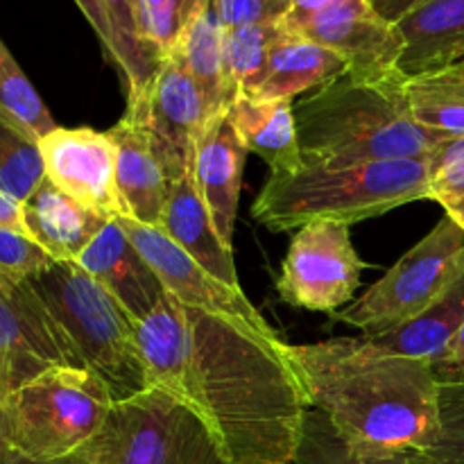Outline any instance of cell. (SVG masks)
<instances>
[{
	"label": "cell",
	"instance_id": "obj_6",
	"mask_svg": "<svg viewBox=\"0 0 464 464\" xmlns=\"http://www.w3.org/2000/svg\"><path fill=\"white\" fill-rule=\"evenodd\" d=\"M80 453L91 464H234L207 420L163 388L113 401Z\"/></svg>",
	"mask_w": 464,
	"mask_h": 464
},
{
	"label": "cell",
	"instance_id": "obj_23",
	"mask_svg": "<svg viewBox=\"0 0 464 464\" xmlns=\"http://www.w3.org/2000/svg\"><path fill=\"white\" fill-rule=\"evenodd\" d=\"M464 324V276L447 290L433 306L406 324L374 335H362L370 347L399 356L433 362Z\"/></svg>",
	"mask_w": 464,
	"mask_h": 464
},
{
	"label": "cell",
	"instance_id": "obj_30",
	"mask_svg": "<svg viewBox=\"0 0 464 464\" xmlns=\"http://www.w3.org/2000/svg\"><path fill=\"white\" fill-rule=\"evenodd\" d=\"M293 464H430L421 453L403 456H367L356 451L334 429L329 417L320 411H308L304 420L302 440Z\"/></svg>",
	"mask_w": 464,
	"mask_h": 464
},
{
	"label": "cell",
	"instance_id": "obj_5",
	"mask_svg": "<svg viewBox=\"0 0 464 464\" xmlns=\"http://www.w3.org/2000/svg\"><path fill=\"white\" fill-rule=\"evenodd\" d=\"M25 288L39 304L68 365L98 376L113 401L150 388L134 320L89 272L72 261H57L25 281Z\"/></svg>",
	"mask_w": 464,
	"mask_h": 464
},
{
	"label": "cell",
	"instance_id": "obj_27",
	"mask_svg": "<svg viewBox=\"0 0 464 464\" xmlns=\"http://www.w3.org/2000/svg\"><path fill=\"white\" fill-rule=\"evenodd\" d=\"M44 179L41 140L0 107V190L25 202Z\"/></svg>",
	"mask_w": 464,
	"mask_h": 464
},
{
	"label": "cell",
	"instance_id": "obj_4",
	"mask_svg": "<svg viewBox=\"0 0 464 464\" xmlns=\"http://www.w3.org/2000/svg\"><path fill=\"white\" fill-rule=\"evenodd\" d=\"M429 198V159L356 166L304 161L295 172H270L252 216L275 231L299 229L311 220L353 225Z\"/></svg>",
	"mask_w": 464,
	"mask_h": 464
},
{
	"label": "cell",
	"instance_id": "obj_9",
	"mask_svg": "<svg viewBox=\"0 0 464 464\" xmlns=\"http://www.w3.org/2000/svg\"><path fill=\"white\" fill-rule=\"evenodd\" d=\"M367 267L353 249L349 225L311 220L293 236L276 281L281 299L313 313H335L352 302Z\"/></svg>",
	"mask_w": 464,
	"mask_h": 464
},
{
	"label": "cell",
	"instance_id": "obj_19",
	"mask_svg": "<svg viewBox=\"0 0 464 464\" xmlns=\"http://www.w3.org/2000/svg\"><path fill=\"white\" fill-rule=\"evenodd\" d=\"M23 222L27 236L54 261L75 263L109 220L68 198L45 177L23 202Z\"/></svg>",
	"mask_w": 464,
	"mask_h": 464
},
{
	"label": "cell",
	"instance_id": "obj_33",
	"mask_svg": "<svg viewBox=\"0 0 464 464\" xmlns=\"http://www.w3.org/2000/svg\"><path fill=\"white\" fill-rule=\"evenodd\" d=\"M54 258L21 229L0 227V281L21 285L44 275L54 266Z\"/></svg>",
	"mask_w": 464,
	"mask_h": 464
},
{
	"label": "cell",
	"instance_id": "obj_21",
	"mask_svg": "<svg viewBox=\"0 0 464 464\" xmlns=\"http://www.w3.org/2000/svg\"><path fill=\"white\" fill-rule=\"evenodd\" d=\"M229 116L245 148L256 152L270 172H295L304 166L293 100L236 95Z\"/></svg>",
	"mask_w": 464,
	"mask_h": 464
},
{
	"label": "cell",
	"instance_id": "obj_3",
	"mask_svg": "<svg viewBox=\"0 0 464 464\" xmlns=\"http://www.w3.org/2000/svg\"><path fill=\"white\" fill-rule=\"evenodd\" d=\"M406 75L361 82L349 75L322 86L295 107L306 163H356L429 159L447 136L421 127L403 95Z\"/></svg>",
	"mask_w": 464,
	"mask_h": 464
},
{
	"label": "cell",
	"instance_id": "obj_18",
	"mask_svg": "<svg viewBox=\"0 0 464 464\" xmlns=\"http://www.w3.org/2000/svg\"><path fill=\"white\" fill-rule=\"evenodd\" d=\"M109 136L116 145V186L122 216L140 225L159 227L170 179L154 157L148 136L125 116L109 130Z\"/></svg>",
	"mask_w": 464,
	"mask_h": 464
},
{
	"label": "cell",
	"instance_id": "obj_8",
	"mask_svg": "<svg viewBox=\"0 0 464 464\" xmlns=\"http://www.w3.org/2000/svg\"><path fill=\"white\" fill-rule=\"evenodd\" d=\"M462 276L464 231L444 216L421 243L385 272L383 279L335 317L365 335L385 334L433 306Z\"/></svg>",
	"mask_w": 464,
	"mask_h": 464
},
{
	"label": "cell",
	"instance_id": "obj_12",
	"mask_svg": "<svg viewBox=\"0 0 464 464\" xmlns=\"http://www.w3.org/2000/svg\"><path fill=\"white\" fill-rule=\"evenodd\" d=\"M116 220L127 234V238L131 240V245L145 258V263L152 267V272L159 276L170 297H175L177 302L188 308L236 317V320L247 322L261 334L276 335L266 322V317L245 297L243 290L231 288V285L216 279L193 256H188L179 245L172 243L161 229L140 225V222L125 216L116 218Z\"/></svg>",
	"mask_w": 464,
	"mask_h": 464
},
{
	"label": "cell",
	"instance_id": "obj_13",
	"mask_svg": "<svg viewBox=\"0 0 464 464\" xmlns=\"http://www.w3.org/2000/svg\"><path fill=\"white\" fill-rule=\"evenodd\" d=\"M41 154L45 177L68 198L104 220L122 216L116 186V145L109 131L57 127L41 139Z\"/></svg>",
	"mask_w": 464,
	"mask_h": 464
},
{
	"label": "cell",
	"instance_id": "obj_22",
	"mask_svg": "<svg viewBox=\"0 0 464 464\" xmlns=\"http://www.w3.org/2000/svg\"><path fill=\"white\" fill-rule=\"evenodd\" d=\"M349 72L347 63L334 50L290 34L272 48L266 75L249 98L261 100H293L308 89H322Z\"/></svg>",
	"mask_w": 464,
	"mask_h": 464
},
{
	"label": "cell",
	"instance_id": "obj_42",
	"mask_svg": "<svg viewBox=\"0 0 464 464\" xmlns=\"http://www.w3.org/2000/svg\"><path fill=\"white\" fill-rule=\"evenodd\" d=\"M3 464H91V462L86 460L82 453H75V456H68V458H57V460H34V458H27L23 456V453L9 449Z\"/></svg>",
	"mask_w": 464,
	"mask_h": 464
},
{
	"label": "cell",
	"instance_id": "obj_14",
	"mask_svg": "<svg viewBox=\"0 0 464 464\" xmlns=\"http://www.w3.org/2000/svg\"><path fill=\"white\" fill-rule=\"evenodd\" d=\"M54 367H71L25 288L0 281V401Z\"/></svg>",
	"mask_w": 464,
	"mask_h": 464
},
{
	"label": "cell",
	"instance_id": "obj_7",
	"mask_svg": "<svg viewBox=\"0 0 464 464\" xmlns=\"http://www.w3.org/2000/svg\"><path fill=\"white\" fill-rule=\"evenodd\" d=\"M9 449L34 460L80 453L113 406L107 385L77 367H54L3 401Z\"/></svg>",
	"mask_w": 464,
	"mask_h": 464
},
{
	"label": "cell",
	"instance_id": "obj_16",
	"mask_svg": "<svg viewBox=\"0 0 464 464\" xmlns=\"http://www.w3.org/2000/svg\"><path fill=\"white\" fill-rule=\"evenodd\" d=\"M75 263L89 272L134 322L143 320L168 295L118 220H109Z\"/></svg>",
	"mask_w": 464,
	"mask_h": 464
},
{
	"label": "cell",
	"instance_id": "obj_36",
	"mask_svg": "<svg viewBox=\"0 0 464 464\" xmlns=\"http://www.w3.org/2000/svg\"><path fill=\"white\" fill-rule=\"evenodd\" d=\"M211 9L222 30H231V27L261 25V23H279L290 7L275 0H211Z\"/></svg>",
	"mask_w": 464,
	"mask_h": 464
},
{
	"label": "cell",
	"instance_id": "obj_38",
	"mask_svg": "<svg viewBox=\"0 0 464 464\" xmlns=\"http://www.w3.org/2000/svg\"><path fill=\"white\" fill-rule=\"evenodd\" d=\"M77 7L82 9V14L86 16V21L93 25L95 34L100 36L102 41V48L107 53V57L111 59L113 63H118V44H116V34H113V27L109 23L107 12L102 7V0H75Z\"/></svg>",
	"mask_w": 464,
	"mask_h": 464
},
{
	"label": "cell",
	"instance_id": "obj_29",
	"mask_svg": "<svg viewBox=\"0 0 464 464\" xmlns=\"http://www.w3.org/2000/svg\"><path fill=\"white\" fill-rule=\"evenodd\" d=\"M102 7L116 34V66L121 68L127 82V100H134L150 84L161 59L154 54V50L145 44L140 34L139 0H102Z\"/></svg>",
	"mask_w": 464,
	"mask_h": 464
},
{
	"label": "cell",
	"instance_id": "obj_11",
	"mask_svg": "<svg viewBox=\"0 0 464 464\" xmlns=\"http://www.w3.org/2000/svg\"><path fill=\"white\" fill-rule=\"evenodd\" d=\"M290 34L334 50L344 59L352 80L383 82L403 75L399 62L406 50V41L394 23L374 12L370 0H334L324 12Z\"/></svg>",
	"mask_w": 464,
	"mask_h": 464
},
{
	"label": "cell",
	"instance_id": "obj_25",
	"mask_svg": "<svg viewBox=\"0 0 464 464\" xmlns=\"http://www.w3.org/2000/svg\"><path fill=\"white\" fill-rule=\"evenodd\" d=\"M403 95L421 127L447 139L464 136V59L406 77Z\"/></svg>",
	"mask_w": 464,
	"mask_h": 464
},
{
	"label": "cell",
	"instance_id": "obj_2",
	"mask_svg": "<svg viewBox=\"0 0 464 464\" xmlns=\"http://www.w3.org/2000/svg\"><path fill=\"white\" fill-rule=\"evenodd\" d=\"M308 408L329 417L367 456L426 453L440 433V383L426 361L370 347L362 338L285 344Z\"/></svg>",
	"mask_w": 464,
	"mask_h": 464
},
{
	"label": "cell",
	"instance_id": "obj_34",
	"mask_svg": "<svg viewBox=\"0 0 464 464\" xmlns=\"http://www.w3.org/2000/svg\"><path fill=\"white\" fill-rule=\"evenodd\" d=\"M440 433L421 456L430 464H464V385H440Z\"/></svg>",
	"mask_w": 464,
	"mask_h": 464
},
{
	"label": "cell",
	"instance_id": "obj_24",
	"mask_svg": "<svg viewBox=\"0 0 464 464\" xmlns=\"http://www.w3.org/2000/svg\"><path fill=\"white\" fill-rule=\"evenodd\" d=\"M134 335L150 388L172 392L179 381L188 347V322L184 306L166 295L154 311H150L143 320L134 322Z\"/></svg>",
	"mask_w": 464,
	"mask_h": 464
},
{
	"label": "cell",
	"instance_id": "obj_31",
	"mask_svg": "<svg viewBox=\"0 0 464 464\" xmlns=\"http://www.w3.org/2000/svg\"><path fill=\"white\" fill-rule=\"evenodd\" d=\"M208 7L211 0H139L140 34L159 59L172 57Z\"/></svg>",
	"mask_w": 464,
	"mask_h": 464
},
{
	"label": "cell",
	"instance_id": "obj_40",
	"mask_svg": "<svg viewBox=\"0 0 464 464\" xmlns=\"http://www.w3.org/2000/svg\"><path fill=\"white\" fill-rule=\"evenodd\" d=\"M420 3L421 0H370L374 12L379 14L381 18H385V21L394 23V25H397L408 12H412Z\"/></svg>",
	"mask_w": 464,
	"mask_h": 464
},
{
	"label": "cell",
	"instance_id": "obj_15",
	"mask_svg": "<svg viewBox=\"0 0 464 464\" xmlns=\"http://www.w3.org/2000/svg\"><path fill=\"white\" fill-rule=\"evenodd\" d=\"M247 152L249 150L240 140L229 111L207 122L195 148V184L211 213L218 236L231 249H234L236 213H238V195Z\"/></svg>",
	"mask_w": 464,
	"mask_h": 464
},
{
	"label": "cell",
	"instance_id": "obj_43",
	"mask_svg": "<svg viewBox=\"0 0 464 464\" xmlns=\"http://www.w3.org/2000/svg\"><path fill=\"white\" fill-rule=\"evenodd\" d=\"M444 211H447V216L464 231V195L462 198L453 199V202H449L447 207H444Z\"/></svg>",
	"mask_w": 464,
	"mask_h": 464
},
{
	"label": "cell",
	"instance_id": "obj_41",
	"mask_svg": "<svg viewBox=\"0 0 464 464\" xmlns=\"http://www.w3.org/2000/svg\"><path fill=\"white\" fill-rule=\"evenodd\" d=\"M0 227H12V229L25 231V222H23V202L14 199L12 195H7L5 190H0Z\"/></svg>",
	"mask_w": 464,
	"mask_h": 464
},
{
	"label": "cell",
	"instance_id": "obj_37",
	"mask_svg": "<svg viewBox=\"0 0 464 464\" xmlns=\"http://www.w3.org/2000/svg\"><path fill=\"white\" fill-rule=\"evenodd\" d=\"M430 367L440 385H464V324Z\"/></svg>",
	"mask_w": 464,
	"mask_h": 464
},
{
	"label": "cell",
	"instance_id": "obj_26",
	"mask_svg": "<svg viewBox=\"0 0 464 464\" xmlns=\"http://www.w3.org/2000/svg\"><path fill=\"white\" fill-rule=\"evenodd\" d=\"M222 34H225V30L218 23L213 9L208 7L193 23V27L186 34L184 44H181V50L177 53L181 54L190 77L198 84L199 95L204 100V107H207L208 122L216 116H220V113L229 111L236 95H238V91L234 89V84H231L225 71Z\"/></svg>",
	"mask_w": 464,
	"mask_h": 464
},
{
	"label": "cell",
	"instance_id": "obj_35",
	"mask_svg": "<svg viewBox=\"0 0 464 464\" xmlns=\"http://www.w3.org/2000/svg\"><path fill=\"white\" fill-rule=\"evenodd\" d=\"M430 198L447 207L464 195V136L449 139L429 157Z\"/></svg>",
	"mask_w": 464,
	"mask_h": 464
},
{
	"label": "cell",
	"instance_id": "obj_45",
	"mask_svg": "<svg viewBox=\"0 0 464 464\" xmlns=\"http://www.w3.org/2000/svg\"><path fill=\"white\" fill-rule=\"evenodd\" d=\"M275 3H279V5H285V7H290V5H293L295 0H275Z\"/></svg>",
	"mask_w": 464,
	"mask_h": 464
},
{
	"label": "cell",
	"instance_id": "obj_44",
	"mask_svg": "<svg viewBox=\"0 0 464 464\" xmlns=\"http://www.w3.org/2000/svg\"><path fill=\"white\" fill-rule=\"evenodd\" d=\"M9 451V440H7V415H5V406L0 401V464L5 462V456Z\"/></svg>",
	"mask_w": 464,
	"mask_h": 464
},
{
	"label": "cell",
	"instance_id": "obj_10",
	"mask_svg": "<svg viewBox=\"0 0 464 464\" xmlns=\"http://www.w3.org/2000/svg\"><path fill=\"white\" fill-rule=\"evenodd\" d=\"M125 118L140 125L168 179L193 172L195 148L208 116L181 54L161 59L143 93L127 100Z\"/></svg>",
	"mask_w": 464,
	"mask_h": 464
},
{
	"label": "cell",
	"instance_id": "obj_28",
	"mask_svg": "<svg viewBox=\"0 0 464 464\" xmlns=\"http://www.w3.org/2000/svg\"><path fill=\"white\" fill-rule=\"evenodd\" d=\"M285 36V27L279 23L231 27L222 34L225 71L238 95H254L266 75L270 53Z\"/></svg>",
	"mask_w": 464,
	"mask_h": 464
},
{
	"label": "cell",
	"instance_id": "obj_17",
	"mask_svg": "<svg viewBox=\"0 0 464 464\" xmlns=\"http://www.w3.org/2000/svg\"><path fill=\"white\" fill-rule=\"evenodd\" d=\"M161 229L188 256H193L207 272L231 288H240L238 272L234 263V249L227 247L218 236L207 204L199 195L195 175L179 177L168 186L166 208H163Z\"/></svg>",
	"mask_w": 464,
	"mask_h": 464
},
{
	"label": "cell",
	"instance_id": "obj_39",
	"mask_svg": "<svg viewBox=\"0 0 464 464\" xmlns=\"http://www.w3.org/2000/svg\"><path fill=\"white\" fill-rule=\"evenodd\" d=\"M331 3H334V0H295V3L290 5L288 14L281 18V25L288 32L297 30L299 25H304V23L311 21L313 16L324 12Z\"/></svg>",
	"mask_w": 464,
	"mask_h": 464
},
{
	"label": "cell",
	"instance_id": "obj_20",
	"mask_svg": "<svg viewBox=\"0 0 464 464\" xmlns=\"http://www.w3.org/2000/svg\"><path fill=\"white\" fill-rule=\"evenodd\" d=\"M397 27L406 41L399 62L406 77L464 59V0H421Z\"/></svg>",
	"mask_w": 464,
	"mask_h": 464
},
{
	"label": "cell",
	"instance_id": "obj_1",
	"mask_svg": "<svg viewBox=\"0 0 464 464\" xmlns=\"http://www.w3.org/2000/svg\"><path fill=\"white\" fill-rule=\"evenodd\" d=\"M184 311L188 347L172 394L207 420L234 464H293L311 408L285 343L236 317Z\"/></svg>",
	"mask_w": 464,
	"mask_h": 464
},
{
	"label": "cell",
	"instance_id": "obj_32",
	"mask_svg": "<svg viewBox=\"0 0 464 464\" xmlns=\"http://www.w3.org/2000/svg\"><path fill=\"white\" fill-rule=\"evenodd\" d=\"M0 107L21 121L39 140L59 127L3 39H0Z\"/></svg>",
	"mask_w": 464,
	"mask_h": 464
}]
</instances>
